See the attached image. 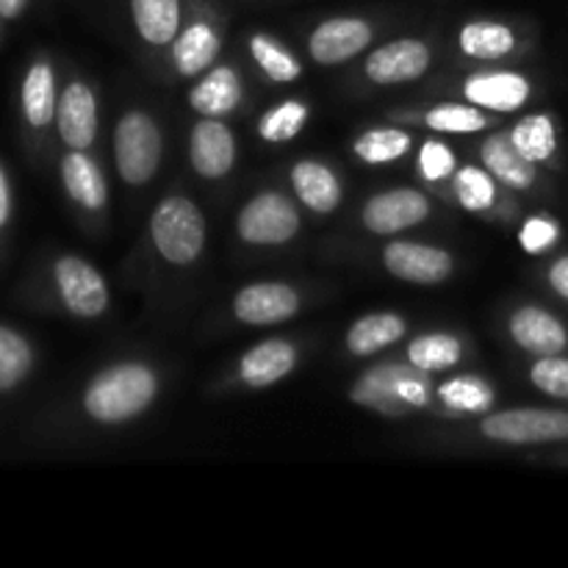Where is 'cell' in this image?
Wrapping results in <instances>:
<instances>
[{"label":"cell","mask_w":568,"mask_h":568,"mask_svg":"<svg viewBox=\"0 0 568 568\" xmlns=\"http://www.w3.org/2000/svg\"><path fill=\"white\" fill-rule=\"evenodd\" d=\"M458 48L471 59H503L516 50V33L505 22H466L458 33Z\"/></svg>","instance_id":"cell-26"},{"label":"cell","mask_w":568,"mask_h":568,"mask_svg":"<svg viewBox=\"0 0 568 568\" xmlns=\"http://www.w3.org/2000/svg\"><path fill=\"white\" fill-rule=\"evenodd\" d=\"M427 128L438 133H477L488 125L483 109L475 103H442L425 114Z\"/></svg>","instance_id":"cell-34"},{"label":"cell","mask_w":568,"mask_h":568,"mask_svg":"<svg viewBox=\"0 0 568 568\" xmlns=\"http://www.w3.org/2000/svg\"><path fill=\"white\" fill-rule=\"evenodd\" d=\"M55 128L70 150H87L98 136V98L83 81H70L59 98Z\"/></svg>","instance_id":"cell-12"},{"label":"cell","mask_w":568,"mask_h":568,"mask_svg":"<svg viewBox=\"0 0 568 568\" xmlns=\"http://www.w3.org/2000/svg\"><path fill=\"white\" fill-rule=\"evenodd\" d=\"M460 355H464V344L455 336H449V333H425V336L414 338L408 347L410 364L416 369L427 372V375L453 369L460 361Z\"/></svg>","instance_id":"cell-29"},{"label":"cell","mask_w":568,"mask_h":568,"mask_svg":"<svg viewBox=\"0 0 568 568\" xmlns=\"http://www.w3.org/2000/svg\"><path fill=\"white\" fill-rule=\"evenodd\" d=\"M222 42L216 28L209 20H197L189 28H183L172 42V61H175L181 75H200L214 64Z\"/></svg>","instance_id":"cell-23"},{"label":"cell","mask_w":568,"mask_h":568,"mask_svg":"<svg viewBox=\"0 0 568 568\" xmlns=\"http://www.w3.org/2000/svg\"><path fill=\"white\" fill-rule=\"evenodd\" d=\"M558 222L549 220V216H530V220L521 225L519 242L527 253H547L555 242H558Z\"/></svg>","instance_id":"cell-38"},{"label":"cell","mask_w":568,"mask_h":568,"mask_svg":"<svg viewBox=\"0 0 568 568\" xmlns=\"http://www.w3.org/2000/svg\"><path fill=\"white\" fill-rule=\"evenodd\" d=\"M300 311V294L286 283H253L233 300V314L244 325H277Z\"/></svg>","instance_id":"cell-13"},{"label":"cell","mask_w":568,"mask_h":568,"mask_svg":"<svg viewBox=\"0 0 568 568\" xmlns=\"http://www.w3.org/2000/svg\"><path fill=\"white\" fill-rule=\"evenodd\" d=\"M33 347L14 327L0 325V394H9L31 375Z\"/></svg>","instance_id":"cell-28"},{"label":"cell","mask_w":568,"mask_h":568,"mask_svg":"<svg viewBox=\"0 0 568 568\" xmlns=\"http://www.w3.org/2000/svg\"><path fill=\"white\" fill-rule=\"evenodd\" d=\"M383 264L394 277L419 286H436L453 275V255L419 242H392L383 250Z\"/></svg>","instance_id":"cell-9"},{"label":"cell","mask_w":568,"mask_h":568,"mask_svg":"<svg viewBox=\"0 0 568 568\" xmlns=\"http://www.w3.org/2000/svg\"><path fill=\"white\" fill-rule=\"evenodd\" d=\"M161 153V131L155 120L144 111H128L114 131V161L120 178L131 186H144L150 178L159 172Z\"/></svg>","instance_id":"cell-4"},{"label":"cell","mask_w":568,"mask_h":568,"mask_svg":"<svg viewBox=\"0 0 568 568\" xmlns=\"http://www.w3.org/2000/svg\"><path fill=\"white\" fill-rule=\"evenodd\" d=\"M480 159L483 164H486V170L491 172L497 181H503L508 189L525 192V189L536 186L538 164L527 161L525 155L516 150V144L510 142V133H497V136L488 139L480 150Z\"/></svg>","instance_id":"cell-19"},{"label":"cell","mask_w":568,"mask_h":568,"mask_svg":"<svg viewBox=\"0 0 568 568\" xmlns=\"http://www.w3.org/2000/svg\"><path fill=\"white\" fill-rule=\"evenodd\" d=\"M530 381L538 392H544L547 397L555 399H568V358L560 355H541V358L532 364Z\"/></svg>","instance_id":"cell-36"},{"label":"cell","mask_w":568,"mask_h":568,"mask_svg":"<svg viewBox=\"0 0 568 568\" xmlns=\"http://www.w3.org/2000/svg\"><path fill=\"white\" fill-rule=\"evenodd\" d=\"M405 336V320L397 314H369L361 316L347 333V349L358 358L375 355L392 347Z\"/></svg>","instance_id":"cell-25"},{"label":"cell","mask_w":568,"mask_h":568,"mask_svg":"<svg viewBox=\"0 0 568 568\" xmlns=\"http://www.w3.org/2000/svg\"><path fill=\"white\" fill-rule=\"evenodd\" d=\"M436 394L449 410H458V414H483V410L491 408L494 403L491 386L477 381V377H466V375L442 383Z\"/></svg>","instance_id":"cell-32"},{"label":"cell","mask_w":568,"mask_h":568,"mask_svg":"<svg viewBox=\"0 0 568 568\" xmlns=\"http://www.w3.org/2000/svg\"><path fill=\"white\" fill-rule=\"evenodd\" d=\"M55 292L70 314L81 320H98L109 308V286L89 261L78 255H61L53 266Z\"/></svg>","instance_id":"cell-7"},{"label":"cell","mask_w":568,"mask_h":568,"mask_svg":"<svg viewBox=\"0 0 568 568\" xmlns=\"http://www.w3.org/2000/svg\"><path fill=\"white\" fill-rule=\"evenodd\" d=\"M150 233L164 261L175 266L194 264L205 247L203 211L186 197L161 200L150 220Z\"/></svg>","instance_id":"cell-3"},{"label":"cell","mask_w":568,"mask_h":568,"mask_svg":"<svg viewBox=\"0 0 568 568\" xmlns=\"http://www.w3.org/2000/svg\"><path fill=\"white\" fill-rule=\"evenodd\" d=\"M250 53H253L255 64H258V70L264 72L270 81L292 83L303 75V64H300L283 44H277L275 39L266 37V33H253V39H250Z\"/></svg>","instance_id":"cell-30"},{"label":"cell","mask_w":568,"mask_h":568,"mask_svg":"<svg viewBox=\"0 0 568 568\" xmlns=\"http://www.w3.org/2000/svg\"><path fill=\"white\" fill-rule=\"evenodd\" d=\"M61 183L81 209L100 211L109 203V186H105L103 172L89 159L87 150H70L61 159Z\"/></svg>","instance_id":"cell-18"},{"label":"cell","mask_w":568,"mask_h":568,"mask_svg":"<svg viewBox=\"0 0 568 568\" xmlns=\"http://www.w3.org/2000/svg\"><path fill=\"white\" fill-rule=\"evenodd\" d=\"M11 220V183L9 175H6L3 164H0V231L9 225Z\"/></svg>","instance_id":"cell-40"},{"label":"cell","mask_w":568,"mask_h":568,"mask_svg":"<svg viewBox=\"0 0 568 568\" xmlns=\"http://www.w3.org/2000/svg\"><path fill=\"white\" fill-rule=\"evenodd\" d=\"M308 116H311L308 105L300 103V100H286V103L275 105V109H270L264 116H261L258 136L272 144L292 142V139L305 128Z\"/></svg>","instance_id":"cell-33"},{"label":"cell","mask_w":568,"mask_h":568,"mask_svg":"<svg viewBox=\"0 0 568 568\" xmlns=\"http://www.w3.org/2000/svg\"><path fill=\"white\" fill-rule=\"evenodd\" d=\"M349 397L383 416H405L430 403V383H427V372L416 369L414 364H383L366 372L353 386Z\"/></svg>","instance_id":"cell-2"},{"label":"cell","mask_w":568,"mask_h":568,"mask_svg":"<svg viewBox=\"0 0 568 568\" xmlns=\"http://www.w3.org/2000/svg\"><path fill=\"white\" fill-rule=\"evenodd\" d=\"M466 100L477 109L497 111V114H510L519 111L530 100L532 87L530 78L521 72H477L464 87Z\"/></svg>","instance_id":"cell-16"},{"label":"cell","mask_w":568,"mask_h":568,"mask_svg":"<svg viewBox=\"0 0 568 568\" xmlns=\"http://www.w3.org/2000/svg\"><path fill=\"white\" fill-rule=\"evenodd\" d=\"M292 186L297 197L308 205L314 214H331L342 203V183L331 166L320 161H300L292 170Z\"/></svg>","instance_id":"cell-22"},{"label":"cell","mask_w":568,"mask_h":568,"mask_svg":"<svg viewBox=\"0 0 568 568\" xmlns=\"http://www.w3.org/2000/svg\"><path fill=\"white\" fill-rule=\"evenodd\" d=\"M430 61V48L422 39H394V42L383 44L366 59V75H369V81L383 83V87L410 83L425 75Z\"/></svg>","instance_id":"cell-11"},{"label":"cell","mask_w":568,"mask_h":568,"mask_svg":"<svg viewBox=\"0 0 568 568\" xmlns=\"http://www.w3.org/2000/svg\"><path fill=\"white\" fill-rule=\"evenodd\" d=\"M455 194L466 211H488L497 200L494 175L480 166H464L455 170Z\"/></svg>","instance_id":"cell-35"},{"label":"cell","mask_w":568,"mask_h":568,"mask_svg":"<svg viewBox=\"0 0 568 568\" xmlns=\"http://www.w3.org/2000/svg\"><path fill=\"white\" fill-rule=\"evenodd\" d=\"M375 31L361 17H331L311 33V59L316 64H344L369 48Z\"/></svg>","instance_id":"cell-10"},{"label":"cell","mask_w":568,"mask_h":568,"mask_svg":"<svg viewBox=\"0 0 568 568\" xmlns=\"http://www.w3.org/2000/svg\"><path fill=\"white\" fill-rule=\"evenodd\" d=\"M131 14L148 44H172L181 33V0H131Z\"/></svg>","instance_id":"cell-24"},{"label":"cell","mask_w":568,"mask_h":568,"mask_svg":"<svg viewBox=\"0 0 568 568\" xmlns=\"http://www.w3.org/2000/svg\"><path fill=\"white\" fill-rule=\"evenodd\" d=\"M28 3L31 0H0V14H3V20H17L28 9Z\"/></svg>","instance_id":"cell-41"},{"label":"cell","mask_w":568,"mask_h":568,"mask_svg":"<svg viewBox=\"0 0 568 568\" xmlns=\"http://www.w3.org/2000/svg\"><path fill=\"white\" fill-rule=\"evenodd\" d=\"M0 22H3V14H0Z\"/></svg>","instance_id":"cell-42"},{"label":"cell","mask_w":568,"mask_h":568,"mask_svg":"<svg viewBox=\"0 0 568 568\" xmlns=\"http://www.w3.org/2000/svg\"><path fill=\"white\" fill-rule=\"evenodd\" d=\"M242 103V81L233 67H214L197 87L189 92V105L197 114L222 120Z\"/></svg>","instance_id":"cell-21"},{"label":"cell","mask_w":568,"mask_h":568,"mask_svg":"<svg viewBox=\"0 0 568 568\" xmlns=\"http://www.w3.org/2000/svg\"><path fill=\"white\" fill-rule=\"evenodd\" d=\"M419 172H422V178L430 183H438V181H444V178L455 175V153L444 142L430 139V142L422 144Z\"/></svg>","instance_id":"cell-37"},{"label":"cell","mask_w":568,"mask_h":568,"mask_svg":"<svg viewBox=\"0 0 568 568\" xmlns=\"http://www.w3.org/2000/svg\"><path fill=\"white\" fill-rule=\"evenodd\" d=\"M430 214V200L416 189H388V192L375 194L364 205V225L366 231L377 236H392L416 227Z\"/></svg>","instance_id":"cell-8"},{"label":"cell","mask_w":568,"mask_h":568,"mask_svg":"<svg viewBox=\"0 0 568 568\" xmlns=\"http://www.w3.org/2000/svg\"><path fill=\"white\" fill-rule=\"evenodd\" d=\"M294 366H297L294 344L283 342V338H270V342L255 344L253 349L244 353L242 364H239V377L250 388H266L275 386L286 375H292Z\"/></svg>","instance_id":"cell-17"},{"label":"cell","mask_w":568,"mask_h":568,"mask_svg":"<svg viewBox=\"0 0 568 568\" xmlns=\"http://www.w3.org/2000/svg\"><path fill=\"white\" fill-rule=\"evenodd\" d=\"M483 436L499 444L530 447V444L568 442V410L560 408H510L488 414L480 425Z\"/></svg>","instance_id":"cell-5"},{"label":"cell","mask_w":568,"mask_h":568,"mask_svg":"<svg viewBox=\"0 0 568 568\" xmlns=\"http://www.w3.org/2000/svg\"><path fill=\"white\" fill-rule=\"evenodd\" d=\"M22 116L31 128L42 131L55 120L59 109V92H55V72L48 61H33L22 78Z\"/></svg>","instance_id":"cell-20"},{"label":"cell","mask_w":568,"mask_h":568,"mask_svg":"<svg viewBox=\"0 0 568 568\" xmlns=\"http://www.w3.org/2000/svg\"><path fill=\"white\" fill-rule=\"evenodd\" d=\"M547 283L552 286V292L558 294L560 300H566V303H568V253L558 255V258L549 264Z\"/></svg>","instance_id":"cell-39"},{"label":"cell","mask_w":568,"mask_h":568,"mask_svg":"<svg viewBox=\"0 0 568 568\" xmlns=\"http://www.w3.org/2000/svg\"><path fill=\"white\" fill-rule=\"evenodd\" d=\"M355 155L366 164H388V161L403 159L410 150V133L403 128H375L358 136L353 144Z\"/></svg>","instance_id":"cell-31"},{"label":"cell","mask_w":568,"mask_h":568,"mask_svg":"<svg viewBox=\"0 0 568 568\" xmlns=\"http://www.w3.org/2000/svg\"><path fill=\"white\" fill-rule=\"evenodd\" d=\"M236 231L247 244L277 247L297 236L300 214L281 192H261L239 211Z\"/></svg>","instance_id":"cell-6"},{"label":"cell","mask_w":568,"mask_h":568,"mask_svg":"<svg viewBox=\"0 0 568 568\" xmlns=\"http://www.w3.org/2000/svg\"><path fill=\"white\" fill-rule=\"evenodd\" d=\"M159 394L155 372L144 364H116L100 372L83 392V410L100 425L136 419Z\"/></svg>","instance_id":"cell-1"},{"label":"cell","mask_w":568,"mask_h":568,"mask_svg":"<svg viewBox=\"0 0 568 568\" xmlns=\"http://www.w3.org/2000/svg\"><path fill=\"white\" fill-rule=\"evenodd\" d=\"M189 161H192L194 172L209 181L225 178L236 161V139H233L231 128L211 116L197 122L189 136Z\"/></svg>","instance_id":"cell-14"},{"label":"cell","mask_w":568,"mask_h":568,"mask_svg":"<svg viewBox=\"0 0 568 568\" xmlns=\"http://www.w3.org/2000/svg\"><path fill=\"white\" fill-rule=\"evenodd\" d=\"M510 142L516 144L521 155L532 164H547L558 153V125L549 114L538 111V114L525 116L510 131Z\"/></svg>","instance_id":"cell-27"},{"label":"cell","mask_w":568,"mask_h":568,"mask_svg":"<svg viewBox=\"0 0 568 568\" xmlns=\"http://www.w3.org/2000/svg\"><path fill=\"white\" fill-rule=\"evenodd\" d=\"M510 336L525 353L536 355V358L560 355L568 349V327L541 305H521L510 316Z\"/></svg>","instance_id":"cell-15"}]
</instances>
